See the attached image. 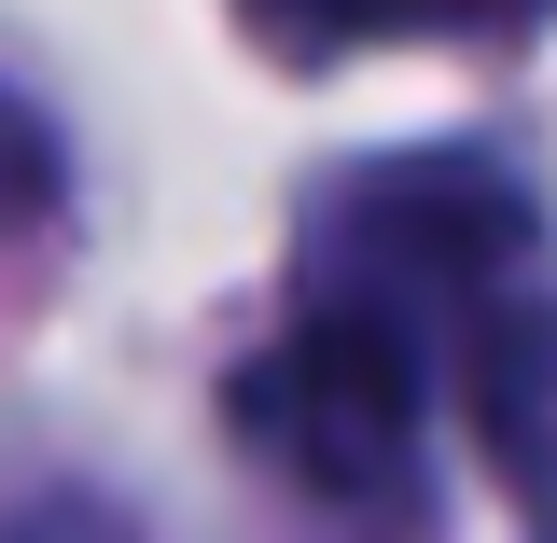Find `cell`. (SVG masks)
I'll return each mask as SVG.
<instances>
[{"mask_svg":"<svg viewBox=\"0 0 557 543\" xmlns=\"http://www.w3.org/2000/svg\"><path fill=\"white\" fill-rule=\"evenodd\" d=\"M460 391H474V446L487 474L516 488L530 516H557V293H502L460 348Z\"/></svg>","mask_w":557,"mask_h":543,"instance_id":"cell-3","label":"cell"},{"mask_svg":"<svg viewBox=\"0 0 557 543\" xmlns=\"http://www.w3.org/2000/svg\"><path fill=\"white\" fill-rule=\"evenodd\" d=\"M278 57H348V42H391V28H432V14H474V0H237Z\"/></svg>","mask_w":557,"mask_h":543,"instance_id":"cell-4","label":"cell"},{"mask_svg":"<svg viewBox=\"0 0 557 543\" xmlns=\"http://www.w3.org/2000/svg\"><path fill=\"white\" fill-rule=\"evenodd\" d=\"M418 405H432V362L376 321H335V307H293V335L237 377L251 460L293 474L307 502H391L418 474Z\"/></svg>","mask_w":557,"mask_h":543,"instance_id":"cell-2","label":"cell"},{"mask_svg":"<svg viewBox=\"0 0 557 543\" xmlns=\"http://www.w3.org/2000/svg\"><path fill=\"white\" fill-rule=\"evenodd\" d=\"M57 182H70V153H57V126L0 84V237H28L42 209H57Z\"/></svg>","mask_w":557,"mask_h":543,"instance_id":"cell-5","label":"cell"},{"mask_svg":"<svg viewBox=\"0 0 557 543\" xmlns=\"http://www.w3.org/2000/svg\"><path fill=\"white\" fill-rule=\"evenodd\" d=\"M530 251V196L516 168L487 153H391V168H348L321 223H307V307L405 335L418 362L502 307V279Z\"/></svg>","mask_w":557,"mask_h":543,"instance_id":"cell-1","label":"cell"},{"mask_svg":"<svg viewBox=\"0 0 557 543\" xmlns=\"http://www.w3.org/2000/svg\"><path fill=\"white\" fill-rule=\"evenodd\" d=\"M474 14H487V0H474Z\"/></svg>","mask_w":557,"mask_h":543,"instance_id":"cell-6","label":"cell"}]
</instances>
